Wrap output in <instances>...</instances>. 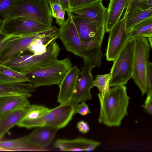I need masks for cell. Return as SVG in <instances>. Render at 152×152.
<instances>
[{
	"label": "cell",
	"mask_w": 152,
	"mask_h": 152,
	"mask_svg": "<svg viewBox=\"0 0 152 152\" xmlns=\"http://www.w3.org/2000/svg\"><path fill=\"white\" fill-rule=\"evenodd\" d=\"M58 129L45 126L36 127L30 134L24 137L28 149H43L47 147Z\"/></svg>",
	"instance_id": "14"
},
{
	"label": "cell",
	"mask_w": 152,
	"mask_h": 152,
	"mask_svg": "<svg viewBox=\"0 0 152 152\" xmlns=\"http://www.w3.org/2000/svg\"><path fill=\"white\" fill-rule=\"evenodd\" d=\"M77 104L71 100L49 111L37 121L36 127L45 126L58 129L65 127L71 120Z\"/></svg>",
	"instance_id": "7"
},
{
	"label": "cell",
	"mask_w": 152,
	"mask_h": 152,
	"mask_svg": "<svg viewBox=\"0 0 152 152\" xmlns=\"http://www.w3.org/2000/svg\"><path fill=\"white\" fill-rule=\"evenodd\" d=\"M2 96L0 95V96Z\"/></svg>",
	"instance_id": "41"
},
{
	"label": "cell",
	"mask_w": 152,
	"mask_h": 152,
	"mask_svg": "<svg viewBox=\"0 0 152 152\" xmlns=\"http://www.w3.org/2000/svg\"><path fill=\"white\" fill-rule=\"evenodd\" d=\"M91 112L90 110L88 107L85 102L77 105L74 111V114L78 113L82 116H85Z\"/></svg>",
	"instance_id": "34"
},
{
	"label": "cell",
	"mask_w": 152,
	"mask_h": 152,
	"mask_svg": "<svg viewBox=\"0 0 152 152\" xmlns=\"http://www.w3.org/2000/svg\"><path fill=\"white\" fill-rule=\"evenodd\" d=\"M50 109L43 106L37 104L31 105L26 114L17 125L27 129L34 128L37 121L44 116Z\"/></svg>",
	"instance_id": "23"
},
{
	"label": "cell",
	"mask_w": 152,
	"mask_h": 152,
	"mask_svg": "<svg viewBox=\"0 0 152 152\" xmlns=\"http://www.w3.org/2000/svg\"><path fill=\"white\" fill-rule=\"evenodd\" d=\"M130 97L125 85L114 86L102 99L99 98L100 108L99 123L108 127L118 126L127 115Z\"/></svg>",
	"instance_id": "1"
},
{
	"label": "cell",
	"mask_w": 152,
	"mask_h": 152,
	"mask_svg": "<svg viewBox=\"0 0 152 152\" xmlns=\"http://www.w3.org/2000/svg\"><path fill=\"white\" fill-rule=\"evenodd\" d=\"M58 29L56 27L53 26L43 34L35 39L28 48L27 51L35 55L45 53L48 46L58 37Z\"/></svg>",
	"instance_id": "19"
},
{
	"label": "cell",
	"mask_w": 152,
	"mask_h": 152,
	"mask_svg": "<svg viewBox=\"0 0 152 152\" xmlns=\"http://www.w3.org/2000/svg\"><path fill=\"white\" fill-rule=\"evenodd\" d=\"M30 106L12 110L0 117V140L11 128L20 122Z\"/></svg>",
	"instance_id": "20"
},
{
	"label": "cell",
	"mask_w": 152,
	"mask_h": 152,
	"mask_svg": "<svg viewBox=\"0 0 152 152\" xmlns=\"http://www.w3.org/2000/svg\"><path fill=\"white\" fill-rule=\"evenodd\" d=\"M100 144L99 142L82 137L70 140L58 139L55 142L53 147L62 151H91Z\"/></svg>",
	"instance_id": "17"
},
{
	"label": "cell",
	"mask_w": 152,
	"mask_h": 152,
	"mask_svg": "<svg viewBox=\"0 0 152 152\" xmlns=\"http://www.w3.org/2000/svg\"><path fill=\"white\" fill-rule=\"evenodd\" d=\"M36 88L28 82L18 83L0 82V95H18L27 98L31 96V93L35 91Z\"/></svg>",
	"instance_id": "21"
},
{
	"label": "cell",
	"mask_w": 152,
	"mask_h": 152,
	"mask_svg": "<svg viewBox=\"0 0 152 152\" xmlns=\"http://www.w3.org/2000/svg\"><path fill=\"white\" fill-rule=\"evenodd\" d=\"M132 38L134 41L135 47L132 78L143 96L146 92V78L147 67L150 62L151 47L146 38L141 37Z\"/></svg>",
	"instance_id": "6"
},
{
	"label": "cell",
	"mask_w": 152,
	"mask_h": 152,
	"mask_svg": "<svg viewBox=\"0 0 152 152\" xmlns=\"http://www.w3.org/2000/svg\"><path fill=\"white\" fill-rule=\"evenodd\" d=\"M14 0H0V21L4 22L7 18Z\"/></svg>",
	"instance_id": "30"
},
{
	"label": "cell",
	"mask_w": 152,
	"mask_h": 152,
	"mask_svg": "<svg viewBox=\"0 0 152 152\" xmlns=\"http://www.w3.org/2000/svg\"><path fill=\"white\" fill-rule=\"evenodd\" d=\"M58 29V37L66 50L84 59L81 41L70 15Z\"/></svg>",
	"instance_id": "11"
},
{
	"label": "cell",
	"mask_w": 152,
	"mask_h": 152,
	"mask_svg": "<svg viewBox=\"0 0 152 152\" xmlns=\"http://www.w3.org/2000/svg\"><path fill=\"white\" fill-rule=\"evenodd\" d=\"M127 32L129 38L136 37H152V16L136 24Z\"/></svg>",
	"instance_id": "25"
},
{
	"label": "cell",
	"mask_w": 152,
	"mask_h": 152,
	"mask_svg": "<svg viewBox=\"0 0 152 152\" xmlns=\"http://www.w3.org/2000/svg\"><path fill=\"white\" fill-rule=\"evenodd\" d=\"M151 16H152V7L146 10H129L126 22L127 31Z\"/></svg>",
	"instance_id": "26"
},
{
	"label": "cell",
	"mask_w": 152,
	"mask_h": 152,
	"mask_svg": "<svg viewBox=\"0 0 152 152\" xmlns=\"http://www.w3.org/2000/svg\"><path fill=\"white\" fill-rule=\"evenodd\" d=\"M94 66L86 60H84V64L80 78L77 83L72 100L78 104L80 102L91 100L92 95L91 89L94 86V79L91 74Z\"/></svg>",
	"instance_id": "12"
},
{
	"label": "cell",
	"mask_w": 152,
	"mask_h": 152,
	"mask_svg": "<svg viewBox=\"0 0 152 152\" xmlns=\"http://www.w3.org/2000/svg\"><path fill=\"white\" fill-rule=\"evenodd\" d=\"M81 72L77 66H73L67 73L59 85L58 102L61 104H65L72 100Z\"/></svg>",
	"instance_id": "16"
},
{
	"label": "cell",
	"mask_w": 152,
	"mask_h": 152,
	"mask_svg": "<svg viewBox=\"0 0 152 152\" xmlns=\"http://www.w3.org/2000/svg\"><path fill=\"white\" fill-rule=\"evenodd\" d=\"M3 22L0 21V31L2 27Z\"/></svg>",
	"instance_id": "40"
},
{
	"label": "cell",
	"mask_w": 152,
	"mask_h": 152,
	"mask_svg": "<svg viewBox=\"0 0 152 152\" xmlns=\"http://www.w3.org/2000/svg\"><path fill=\"white\" fill-rule=\"evenodd\" d=\"M28 81L25 73L18 72L4 64H0V82L18 83Z\"/></svg>",
	"instance_id": "24"
},
{
	"label": "cell",
	"mask_w": 152,
	"mask_h": 152,
	"mask_svg": "<svg viewBox=\"0 0 152 152\" xmlns=\"http://www.w3.org/2000/svg\"><path fill=\"white\" fill-rule=\"evenodd\" d=\"M62 8L66 12L70 11L69 0H58Z\"/></svg>",
	"instance_id": "37"
},
{
	"label": "cell",
	"mask_w": 152,
	"mask_h": 152,
	"mask_svg": "<svg viewBox=\"0 0 152 152\" xmlns=\"http://www.w3.org/2000/svg\"><path fill=\"white\" fill-rule=\"evenodd\" d=\"M21 17L32 20L49 27L53 16L47 0H14L7 19Z\"/></svg>",
	"instance_id": "2"
},
{
	"label": "cell",
	"mask_w": 152,
	"mask_h": 152,
	"mask_svg": "<svg viewBox=\"0 0 152 152\" xmlns=\"http://www.w3.org/2000/svg\"><path fill=\"white\" fill-rule=\"evenodd\" d=\"M46 31L28 34L9 42L0 53V64H3L10 60L21 56L27 51L28 48L35 39L43 34Z\"/></svg>",
	"instance_id": "13"
},
{
	"label": "cell",
	"mask_w": 152,
	"mask_h": 152,
	"mask_svg": "<svg viewBox=\"0 0 152 152\" xmlns=\"http://www.w3.org/2000/svg\"><path fill=\"white\" fill-rule=\"evenodd\" d=\"M52 27L30 19L16 17L7 19L3 23L0 31L7 35H23L38 33Z\"/></svg>",
	"instance_id": "9"
},
{
	"label": "cell",
	"mask_w": 152,
	"mask_h": 152,
	"mask_svg": "<svg viewBox=\"0 0 152 152\" xmlns=\"http://www.w3.org/2000/svg\"><path fill=\"white\" fill-rule=\"evenodd\" d=\"M111 77V73L102 75H98L94 80V86L96 87L99 93L98 94L99 98H102L110 89L109 82Z\"/></svg>",
	"instance_id": "27"
},
{
	"label": "cell",
	"mask_w": 152,
	"mask_h": 152,
	"mask_svg": "<svg viewBox=\"0 0 152 152\" xmlns=\"http://www.w3.org/2000/svg\"><path fill=\"white\" fill-rule=\"evenodd\" d=\"M99 0H69L70 10L85 6Z\"/></svg>",
	"instance_id": "33"
},
{
	"label": "cell",
	"mask_w": 152,
	"mask_h": 152,
	"mask_svg": "<svg viewBox=\"0 0 152 152\" xmlns=\"http://www.w3.org/2000/svg\"><path fill=\"white\" fill-rule=\"evenodd\" d=\"M130 4V2H129L124 17L119 20L110 31L105 54L108 61H113L115 59L129 39L126 28V22Z\"/></svg>",
	"instance_id": "8"
},
{
	"label": "cell",
	"mask_w": 152,
	"mask_h": 152,
	"mask_svg": "<svg viewBox=\"0 0 152 152\" xmlns=\"http://www.w3.org/2000/svg\"><path fill=\"white\" fill-rule=\"evenodd\" d=\"M71 17L81 42L102 43L105 32L104 25H98L86 18Z\"/></svg>",
	"instance_id": "10"
},
{
	"label": "cell",
	"mask_w": 152,
	"mask_h": 152,
	"mask_svg": "<svg viewBox=\"0 0 152 152\" xmlns=\"http://www.w3.org/2000/svg\"><path fill=\"white\" fill-rule=\"evenodd\" d=\"M65 12L64 10L62 9L52 14L53 17L56 19V23L59 26H61L64 21Z\"/></svg>",
	"instance_id": "35"
},
{
	"label": "cell",
	"mask_w": 152,
	"mask_h": 152,
	"mask_svg": "<svg viewBox=\"0 0 152 152\" xmlns=\"http://www.w3.org/2000/svg\"><path fill=\"white\" fill-rule=\"evenodd\" d=\"M145 111L151 115L152 114V102L145 103L142 105Z\"/></svg>",
	"instance_id": "38"
},
{
	"label": "cell",
	"mask_w": 152,
	"mask_h": 152,
	"mask_svg": "<svg viewBox=\"0 0 152 152\" xmlns=\"http://www.w3.org/2000/svg\"><path fill=\"white\" fill-rule=\"evenodd\" d=\"M129 0H110L107 8L105 20V32L110 31L120 19Z\"/></svg>",
	"instance_id": "18"
},
{
	"label": "cell",
	"mask_w": 152,
	"mask_h": 152,
	"mask_svg": "<svg viewBox=\"0 0 152 152\" xmlns=\"http://www.w3.org/2000/svg\"><path fill=\"white\" fill-rule=\"evenodd\" d=\"M28 34L7 35L0 31V53L6 45L11 41L20 38Z\"/></svg>",
	"instance_id": "32"
},
{
	"label": "cell",
	"mask_w": 152,
	"mask_h": 152,
	"mask_svg": "<svg viewBox=\"0 0 152 152\" xmlns=\"http://www.w3.org/2000/svg\"><path fill=\"white\" fill-rule=\"evenodd\" d=\"M134 41L128 39L115 59L110 69V87L125 85L132 78L133 69Z\"/></svg>",
	"instance_id": "5"
},
{
	"label": "cell",
	"mask_w": 152,
	"mask_h": 152,
	"mask_svg": "<svg viewBox=\"0 0 152 152\" xmlns=\"http://www.w3.org/2000/svg\"><path fill=\"white\" fill-rule=\"evenodd\" d=\"M27 98L18 95L0 96V117L3 114L18 108L29 105Z\"/></svg>",
	"instance_id": "22"
},
{
	"label": "cell",
	"mask_w": 152,
	"mask_h": 152,
	"mask_svg": "<svg viewBox=\"0 0 152 152\" xmlns=\"http://www.w3.org/2000/svg\"><path fill=\"white\" fill-rule=\"evenodd\" d=\"M60 50L55 41L51 43L46 51L41 54L21 55L3 64L18 72L26 73L53 62L57 59Z\"/></svg>",
	"instance_id": "4"
},
{
	"label": "cell",
	"mask_w": 152,
	"mask_h": 152,
	"mask_svg": "<svg viewBox=\"0 0 152 152\" xmlns=\"http://www.w3.org/2000/svg\"><path fill=\"white\" fill-rule=\"evenodd\" d=\"M0 148L3 151L28 150L24 137L16 139L0 141Z\"/></svg>",
	"instance_id": "28"
},
{
	"label": "cell",
	"mask_w": 152,
	"mask_h": 152,
	"mask_svg": "<svg viewBox=\"0 0 152 152\" xmlns=\"http://www.w3.org/2000/svg\"><path fill=\"white\" fill-rule=\"evenodd\" d=\"M73 64L69 58L57 59L47 65L25 73L28 83L35 88L41 86H59Z\"/></svg>",
	"instance_id": "3"
},
{
	"label": "cell",
	"mask_w": 152,
	"mask_h": 152,
	"mask_svg": "<svg viewBox=\"0 0 152 152\" xmlns=\"http://www.w3.org/2000/svg\"><path fill=\"white\" fill-rule=\"evenodd\" d=\"M146 83L147 96L145 103L152 101V64L150 62L147 69Z\"/></svg>",
	"instance_id": "29"
},
{
	"label": "cell",
	"mask_w": 152,
	"mask_h": 152,
	"mask_svg": "<svg viewBox=\"0 0 152 152\" xmlns=\"http://www.w3.org/2000/svg\"><path fill=\"white\" fill-rule=\"evenodd\" d=\"M103 0H99L88 5L74 9L67 12L72 17L86 18L96 24L104 25L107 8L102 4Z\"/></svg>",
	"instance_id": "15"
},
{
	"label": "cell",
	"mask_w": 152,
	"mask_h": 152,
	"mask_svg": "<svg viewBox=\"0 0 152 152\" xmlns=\"http://www.w3.org/2000/svg\"><path fill=\"white\" fill-rule=\"evenodd\" d=\"M152 7V0H131L129 10H146Z\"/></svg>",
	"instance_id": "31"
},
{
	"label": "cell",
	"mask_w": 152,
	"mask_h": 152,
	"mask_svg": "<svg viewBox=\"0 0 152 152\" xmlns=\"http://www.w3.org/2000/svg\"><path fill=\"white\" fill-rule=\"evenodd\" d=\"M77 127L79 131L82 133H86L90 130L88 123L83 121H80L78 122Z\"/></svg>",
	"instance_id": "36"
},
{
	"label": "cell",
	"mask_w": 152,
	"mask_h": 152,
	"mask_svg": "<svg viewBox=\"0 0 152 152\" xmlns=\"http://www.w3.org/2000/svg\"><path fill=\"white\" fill-rule=\"evenodd\" d=\"M49 5L50 6L53 4L58 1V0H47Z\"/></svg>",
	"instance_id": "39"
}]
</instances>
